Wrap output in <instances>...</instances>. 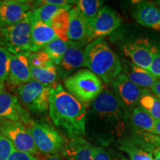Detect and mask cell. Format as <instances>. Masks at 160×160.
<instances>
[{
	"instance_id": "9",
	"label": "cell",
	"mask_w": 160,
	"mask_h": 160,
	"mask_svg": "<svg viewBox=\"0 0 160 160\" xmlns=\"http://www.w3.org/2000/svg\"><path fill=\"white\" fill-rule=\"evenodd\" d=\"M111 86L112 92L120 105L130 113L137 107L140 98L146 91L132 82L124 72L113 80Z\"/></svg>"
},
{
	"instance_id": "34",
	"label": "cell",
	"mask_w": 160,
	"mask_h": 160,
	"mask_svg": "<svg viewBox=\"0 0 160 160\" xmlns=\"http://www.w3.org/2000/svg\"><path fill=\"white\" fill-rule=\"evenodd\" d=\"M148 71L157 79H160V45H156L154 54Z\"/></svg>"
},
{
	"instance_id": "7",
	"label": "cell",
	"mask_w": 160,
	"mask_h": 160,
	"mask_svg": "<svg viewBox=\"0 0 160 160\" xmlns=\"http://www.w3.org/2000/svg\"><path fill=\"white\" fill-rule=\"evenodd\" d=\"M30 129L39 152L43 154L61 153L66 142L53 125L46 122L33 121Z\"/></svg>"
},
{
	"instance_id": "32",
	"label": "cell",
	"mask_w": 160,
	"mask_h": 160,
	"mask_svg": "<svg viewBox=\"0 0 160 160\" xmlns=\"http://www.w3.org/2000/svg\"><path fill=\"white\" fill-rule=\"evenodd\" d=\"M14 150L11 142L0 133V160H8Z\"/></svg>"
},
{
	"instance_id": "18",
	"label": "cell",
	"mask_w": 160,
	"mask_h": 160,
	"mask_svg": "<svg viewBox=\"0 0 160 160\" xmlns=\"http://www.w3.org/2000/svg\"><path fill=\"white\" fill-rule=\"evenodd\" d=\"M57 38V35L51 25L33 19L30 42L31 53L41 51L46 45Z\"/></svg>"
},
{
	"instance_id": "44",
	"label": "cell",
	"mask_w": 160,
	"mask_h": 160,
	"mask_svg": "<svg viewBox=\"0 0 160 160\" xmlns=\"http://www.w3.org/2000/svg\"><path fill=\"white\" fill-rule=\"evenodd\" d=\"M37 160H42V159H40L39 157H37Z\"/></svg>"
},
{
	"instance_id": "10",
	"label": "cell",
	"mask_w": 160,
	"mask_h": 160,
	"mask_svg": "<svg viewBox=\"0 0 160 160\" xmlns=\"http://www.w3.org/2000/svg\"><path fill=\"white\" fill-rule=\"evenodd\" d=\"M87 40L82 41H68V48L62 60L57 66L58 77L65 79L72 75L76 70L84 68L85 48L87 46Z\"/></svg>"
},
{
	"instance_id": "35",
	"label": "cell",
	"mask_w": 160,
	"mask_h": 160,
	"mask_svg": "<svg viewBox=\"0 0 160 160\" xmlns=\"http://www.w3.org/2000/svg\"><path fill=\"white\" fill-rule=\"evenodd\" d=\"M8 160H37V157L26 152H22L14 150Z\"/></svg>"
},
{
	"instance_id": "26",
	"label": "cell",
	"mask_w": 160,
	"mask_h": 160,
	"mask_svg": "<svg viewBox=\"0 0 160 160\" xmlns=\"http://www.w3.org/2000/svg\"><path fill=\"white\" fill-rule=\"evenodd\" d=\"M138 106L151 115L156 121L160 120V99L148 89L140 98Z\"/></svg>"
},
{
	"instance_id": "8",
	"label": "cell",
	"mask_w": 160,
	"mask_h": 160,
	"mask_svg": "<svg viewBox=\"0 0 160 160\" xmlns=\"http://www.w3.org/2000/svg\"><path fill=\"white\" fill-rule=\"evenodd\" d=\"M0 133L11 141L17 151L40 155L31 129L27 125L11 120H0Z\"/></svg>"
},
{
	"instance_id": "16",
	"label": "cell",
	"mask_w": 160,
	"mask_h": 160,
	"mask_svg": "<svg viewBox=\"0 0 160 160\" xmlns=\"http://www.w3.org/2000/svg\"><path fill=\"white\" fill-rule=\"evenodd\" d=\"M131 14L141 25L160 32V8L151 2H139L133 6Z\"/></svg>"
},
{
	"instance_id": "1",
	"label": "cell",
	"mask_w": 160,
	"mask_h": 160,
	"mask_svg": "<svg viewBox=\"0 0 160 160\" xmlns=\"http://www.w3.org/2000/svg\"><path fill=\"white\" fill-rule=\"evenodd\" d=\"M131 113L120 105L113 92L104 90L87 111L86 130L101 143L106 144L125 131Z\"/></svg>"
},
{
	"instance_id": "30",
	"label": "cell",
	"mask_w": 160,
	"mask_h": 160,
	"mask_svg": "<svg viewBox=\"0 0 160 160\" xmlns=\"http://www.w3.org/2000/svg\"><path fill=\"white\" fill-rule=\"evenodd\" d=\"M11 59V53L0 46V84L3 86L9 76Z\"/></svg>"
},
{
	"instance_id": "13",
	"label": "cell",
	"mask_w": 160,
	"mask_h": 160,
	"mask_svg": "<svg viewBox=\"0 0 160 160\" xmlns=\"http://www.w3.org/2000/svg\"><path fill=\"white\" fill-rule=\"evenodd\" d=\"M122 21L121 17L114 10L108 5L102 6L95 19L93 33L88 40V44L93 40L111 34L119 27Z\"/></svg>"
},
{
	"instance_id": "15",
	"label": "cell",
	"mask_w": 160,
	"mask_h": 160,
	"mask_svg": "<svg viewBox=\"0 0 160 160\" xmlns=\"http://www.w3.org/2000/svg\"><path fill=\"white\" fill-rule=\"evenodd\" d=\"M30 51L12 54L10 65L8 83L11 86H19L31 82L32 79L30 69Z\"/></svg>"
},
{
	"instance_id": "17",
	"label": "cell",
	"mask_w": 160,
	"mask_h": 160,
	"mask_svg": "<svg viewBox=\"0 0 160 160\" xmlns=\"http://www.w3.org/2000/svg\"><path fill=\"white\" fill-rule=\"evenodd\" d=\"M93 146L83 137L72 138L66 142L61 151L65 160H93Z\"/></svg>"
},
{
	"instance_id": "4",
	"label": "cell",
	"mask_w": 160,
	"mask_h": 160,
	"mask_svg": "<svg viewBox=\"0 0 160 160\" xmlns=\"http://www.w3.org/2000/svg\"><path fill=\"white\" fill-rule=\"evenodd\" d=\"M68 93L82 103L91 104L104 91L103 82L88 69H80L64 80Z\"/></svg>"
},
{
	"instance_id": "37",
	"label": "cell",
	"mask_w": 160,
	"mask_h": 160,
	"mask_svg": "<svg viewBox=\"0 0 160 160\" xmlns=\"http://www.w3.org/2000/svg\"><path fill=\"white\" fill-rule=\"evenodd\" d=\"M151 91L156 97L160 99V79L157 80L156 82L151 87Z\"/></svg>"
},
{
	"instance_id": "24",
	"label": "cell",
	"mask_w": 160,
	"mask_h": 160,
	"mask_svg": "<svg viewBox=\"0 0 160 160\" xmlns=\"http://www.w3.org/2000/svg\"><path fill=\"white\" fill-rule=\"evenodd\" d=\"M130 122L133 128L153 133L156 120L139 106L131 111Z\"/></svg>"
},
{
	"instance_id": "19",
	"label": "cell",
	"mask_w": 160,
	"mask_h": 160,
	"mask_svg": "<svg viewBox=\"0 0 160 160\" xmlns=\"http://www.w3.org/2000/svg\"><path fill=\"white\" fill-rule=\"evenodd\" d=\"M102 6L103 2L99 0H79L76 3L75 8L82 17L85 22L87 41L93 33L95 19Z\"/></svg>"
},
{
	"instance_id": "33",
	"label": "cell",
	"mask_w": 160,
	"mask_h": 160,
	"mask_svg": "<svg viewBox=\"0 0 160 160\" xmlns=\"http://www.w3.org/2000/svg\"><path fill=\"white\" fill-rule=\"evenodd\" d=\"M93 160H123V157H115L103 148L93 146Z\"/></svg>"
},
{
	"instance_id": "29",
	"label": "cell",
	"mask_w": 160,
	"mask_h": 160,
	"mask_svg": "<svg viewBox=\"0 0 160 160\" xmlns=\"http://www.w3.org/2000/svg\"><path fill=\"white\" fill-rule=\"evenodd\" d=\"M69 11H62L52 19L51 26L57 35L58 38L68 41V32L69 28Z\"/></svg>"
},
{
	"instance_id": "25",
	"label": "cell",
	"mask_w": 160,
	"mask_h": 160,
	"mask_svg": "<svg viewBox=\"0 0 160 160\" xmlns=\"http://www.w3.org/2000/svg\"><path fill=\"white\" fill-rule=\"evenodd\" d=\"M30 69L32 79L45 85H53L58 78L57 68L54 64L44 68L30 66Z\"/></svg>"
},
{
	"instance_id": "40",
	"label": "cell",
	"mask_w": 160,
	"mask_h": 160,
	"mask_svg": "<svg viewBox=\"0 0 160 160\" xmlns=\"http://www.w3.org/2000/svg\"><path fill=\"white\" fill-rule=\"evenodd\" d=\"M153 160H160V148L154 151V159Z\"/></svg>"
},
{
	"instance_id": "11",
	"label": "cell",
	"mask_w": 160,
	"mask_h": 160,
	"mask_svg": "<svg viewBox=\"0 0 160 160\" xmlns=\"http://www.w3.org/2000/svg\"><path fill=\"white\" fill-rule=\"evenodd\" d=\"M156 45L148 38H138L122 47L123 53L131 62L145 70H148L151 65Z\"/></svg>"
},
{
	"instance_id": "43",
	"label": "cell",
	"mask_w": 160,
	"mask_h": 160,
	"mask_svg": "<svg viewBox=\"0 0 160 160\" xmlns=\"http://www.w3.org/2000/svg\"><path fill=\"white\" fill-rule=\"evenodd\" d=\"M123 160H129V159H126V158H125V157H123Z\"/></svg>"
},
{
	"instance_id": "42",
	"label": "cell",
	"mask_w": 160,
	"mask_h": 160,
	"mask_svg": "<svg viewBox=\"0 0 160 160\" xmlns=\"http://www.w3.org/2000/svg\"><path fill=\"white\" fill-rule=\"evenodd\" d=\"M156 3H157V5L160 8V1H157L156 2Z\"/></svg>"
},
{
	"instance_id": "27",
	"label": "cell",
	"mask_w": 160,
	"mask_h": 160,
	"mask_svg": "<svg viewBox=\"0 0 160 160\" xmlns=\"http://www.w3.org/2000/svg\"><path fill=\"white\" fill-rule=\"evenodd\" d=\"M68 41H64L59 38H57L42 49L47 53L56 66L59 65L62 60L68 48Z\"/></svg>"
},
{
	"instance_id": "12",
	"label": "cell",
	"mask_w": 160,
	"mask_h": 160,
	"mask_svg": "<svg viewBox=\"0 0 160 160\" xmlns=\"http://www.w3.org/2000/svg\"><path fill=\"white\" fill-rule=\"evenodd\" d=\"M2 119L21 122L29 128L34 121L18 98L4 90L0 92V120Z\"/></svg>"
},
{
	"instance_id": "6",
	"label": "cell",
	"mask_w": 160,
	"mask_h": 160,
	"mask_svg": "<svg viewBox=\"0 0 160 160\" xmlns=\"http://www.w3.org/2000/svg\"><path fill=\"white\" fill-rule=\"evenodd\" d=\"M53 86L31 80L17 88L18 95L28 111L39 114L45 113L48 111L50 93Z\"/></svg>"
},
{
	"instance_id": "23",
	"label": "cell",
	"mask_w": 160,
	"mask_h": 160,
	"mask_svg": "<svg viewBox=\"0 0 160 160\" xmlns=\"http://www.w3.org/2000/svg\"><path fill=\"white\" fill-rule=\"evenodd\" d=\"M72 5L58 6L54 5H49V4H43L39 5V7L36 8L31 11L32 17L33 20L40 21L42 22L51 25L52 19L57 16L58 13L62 11H69L72 8Z\"/></svg>"
},
{
	"instance_id": "31",
	"label": "cell",
	"mask_w": 160,
	"mask_h": 160,
	"mask_svg": "<svg viewBox=\"0 0 160 160\" xmlns=\"http://www.w3.org/2000/svg\"><path fill=\"white\" fill-rule=\"evenodd\" d=\"M29 63L30 66H33V67L37 68L48 67V66L53 64L47 53L42 50L35 52V53H30Z\"/></svg>"
},
{
	"instance_id": "36",
	"label": "cell",
	"mask_w": 160,
	"mask_h": 160,
	"mask_svg": "<svg viewBox=\"0 0 160 160\" xmlns=\"http://www.w3.org/2000/svg\"><path fill=\"white\" fill-rule=\"evenodd\" d=\"M77 1H68V0H42V1L33 2L35 5H40L43 4H49V5H54L58 6H65L73 5V3H77Z\"/></svg>"
},
{
	"instance_id": "3",
	"label": "cell",
	"mask_w": 160,
	"mask_h": 160,
	"mask_svg": "<svg viewBox=\"0 0 160 160\" xmlns=\"http://www.w3.org/2000/svg\"><path fill=\"white\" fill-rule=\"evenodd\" d=\"M84 68H88L105 84H111L123 71L119 57L104 38L93 40L86 46Z\"/></svg>"
},
{
	"instance_id": "14",
	"label": "cell",
	"mask_w": 160,
	"mask_h": 160,
	"mask_svg": "<svg viewBox=\"0 0 160 160\" xmlns=\"http://www.w3.org/2000/svg\"><path fill=\"white\" fill-rule=\"evenodd\" d=\"M31 2L23 0L0 1V28L19 22L28 12L31 11Z\"/></svg>"
},
{
	"instance_id": "28",
	"label": "cell",
	"mask_w": 160,
	"mask_h": 160,
	"mask_svg": "<svg viewBox=\"0 0 160 160\" xmlns=\"http://www.w3.org/2000/svg\"><path fill=\"white\" fill-rule=\"evenodd\" d=\"M118 148L127 153L131 160H153V153L140 148L129 139L120 140Z\"/></svg>"
},
{
	"instance_id": "20",
	"label": "cell",
	"mask_w": 160,
	"mask_h": 160,
	"mask_svg": "<svg viewBox=\"0 0 160 160\" xmlns=\"http://www.w3.org/2000/svg\"><path fill=\"white\" fill-rule=\"evenodd\" d=\"M125 71L124 73L133 83L142 88H151L158 79L148 70L139 68L131 62H127Z\"/></svg>"
},
{
	"instance_id": "2",
	"label": "cell",
	"mask_w": 160,
	"mask_h": 160,
	"mask_svg": "<svg viewBox=\"0 0 160 160\" xmlns=\"http://www.w3.org/2000/svg\"><path fill=\"white\" fill-rule=\"evenodd\" d=\"M48 112L53 124L71 139L85 135L87 108L65 90L62 84L53 85L51 90Z\"/></svg>"
},
{
	"instance_id": "41",
	"label": "cell",
	"mask_w": 160,
	"mask_h": 160,
	"mask_svg": "<svg viewBox=\"0 0 160 160\" xmlns=\"http://www.w3.org/2000/svg\"><path fill=\"white\" fill-rule=\"evenodd\" d=\"M4 87H5V86H3L2 85H1V84H0V92H1L2 91H3Z\"/></svg>"
},
{
	"instance_id": "5",
	"label": "cell",
	"mask_w": 160,
	"mask_h": 160,
	"mask_svg": "<svg viewBox=\"0 0 160 160\" xmlns=\"http://www.w3.org/2000/svg\"><path fill=\"white\" fill-rule=\"evenodd\" d=\"M32 23L33 17L31 11L19 22L0 28V46L12 54L30 51Z\"/></svg>"
},
{
	"instance_id": "21",
	"label": "cell",
	"mask_w": 160,
	"mask_h": 160,
	"mask_svg": "<svg viewBox=\"0 0 160 160\" xmlns=\"http://www.w3.org/2000/svg\"><path fill=\"white\" fill-rule=\"evenodd\" d=\"M129 139L140 148L151 153L160 148V137L159 136L133 128Z\"/></svg>"
},
{
	"instance_id": "38",
	"label": "cell",
	"mask_w": 160,
	"mask_h": 160,
	"mask_svg": "<svg viewBox=\"0 0 160 160\" xmlns=\"http://www.w3.org/2000/svg\"><path fill=\"white\" fill-rule=\"evenodd\" d=\"M40 159L42 160H65V159L59 154H43L40 156Z\"/></svg>"
},
{
	"instance_id": "22",
	"label": "cell",
	"mask_w": 160,
	"mask_h": 160,
	"mask_svg": "<svg viewBox=\"0 0 160 160\" xmlns=\"http://www.w3.org/2000/svg\"><path fill=\"white\" fill-rule=\"evenodd\" d=\"M70 21L68 39L71 41H82L86 39L85 22L76 8L69 11ZM87 40V39H86Z\"/></svg>"
},
{
	"instance_id": "39",
	"label": "cell",
	"mask_w": 160,
	"mask_h": 160,
	"mask_svg": "<svg viewBox=\"0 0 160 160\" xmlns=\"http://www.w3.org/2000/svg\"><path fill=\"white\" fill-rule=\"evenodd\" d=\"M153 133L158 135L160 137V120L159 121H156L155 128L154 131H153Z\"/></svg>"
}]
</instances>
